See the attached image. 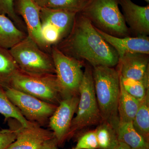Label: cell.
Masks as SVG:
<instances>
[{"label": "cell", "instance_id": "1", "mask_svg": "<svg viewBox=\"0 0 149 149\" xmlns=\"http://www.w3.org/2000/svg\"><path fill=\"white\" fill-rule=\"evenodd\" d=\"M67 56L93 67H113L119 57L117 52L103 39L90 20L81 13H77L69 34L55 45Z\"/></svg>", "mask_w": 149, "mask_h": 149}, {"label": "cell", "instance_id": "2", "mask_svg": "<svg viewBox=\"0 0 149 149\" xmlns=\"http://www.w3.org/2000/svg\"><path fill=\"white\" fill-rule=\"evenodd\" d=\"M96 99L102 121L116 129L119 123L118 104L120 90V74L113 67L100 65L93 68Z\"/></svg>", "mask_w": 149, "mask_h": 149}, {"label": "cell", "instance_id": "3", "mask_svg": "<svg viewBox=\"0 0 149 149\" xmlns=\"http://www.w3.org/2000/svg\"><path fill=\"white\" fill-rule=\"evenodd\" d=\"M119 6L118 0H91L81 13L94 27L108 35L129 37L130 29Z\"/></svg>", "mask_w": 149, "mask_h": 149}, {"label": "cell", "instance_id": "4", "mask_svg": "<svg viewBox=\"0 0 149 149\" xmlns=\"http://www.w3.org/2000/svg\"><path fill=\"white\" fill-rule=\"evenodd\" d=\"M79 100L76 115L71 122L68 138L83 128L100 123L101 116L96 99L92 67L85 65L83 80L79 89Z\"/></svg>", "mask_w": 149, "mask_h": 149}, {"label": "cell", "instance_id": "5", "mask_svg": "<svg viewBox=\"0 0 149 149\" xmlns=\"http://www.w3.org/2000/svg\"><path fill=\"white\" fill-rule=\"evenodd\" d=\"M10 88L57 106L62 99L55 74H29L19 70L13 76Z\"/></svg>", "mask_w": 149, "mask_h": 149}, {"label": "cell", "instance_id": "6", "mask_svg": "<svg viewBox=\"0 0 149 149\" xmlns=\"http://www.w3.org/2000/svg\"><path fill=\"white\" fill-rule=\"evenodd\" d=\"M9 50L22 71L31 74H56L51 54L41 49L28 35Z\"/></svg>", "mask_w": 149, "mask_h": 149}, {"label": "cell", "instance_id": "7", "mask_svg": "<svg viewBox=\"0 0 149 149\" xmlns=\"http://www.w3.org/2000/svg\"><path fill=\"white\" fill-rule=\"evenodd\" d=\"M51 54L62 99L79 95V88L84 73V63L65 55L55 46L52 47Z\"/></svg>", "mask_w": 149, "mask_h": 149}, {"label": "cell", "instance_id": "8", "mask_svg": "<svg viewBox=\"0 0 149 149\" xmlns=\"http://www.w3.org/2000/svg\"><path fill=\"white\" fill-rule=\"evenodd\" d=\"M4 90L11 102L26 120L41 127L48 125L50 118L57 106L43 101L13 88Z\"/></svg>", "mask_w": 149, "mask_h": 149}, {"label": "cell", "instance_id": "9", "mask_svg": "<svg viewBox=\"0 0 149 149\" xmlns=\"http://www.w3.org/2000/svg\"><path fill=\"white\" fill-rule=\"evenodd\" d=\"M15 11L24 22L27 35L39 47L51 54L52 47H49L43 39L40 17L41 7L32 0H15Z\"/></svg>", "mask_w": 149, "mask_h": 149}, {"label": "cell", "instance_id": "10", "mask_svg": "<svg viewBox=\"0 0 149 149\" xmlns=\"http://www.w3.org/2000/svg\"><path fill=\"white\" fill-rule=\"evenodd\" d=\"M79 100V95L63 98L50 118L48 125L58 145H61L68 138Z\"/></svg>", "mask_w": 149, "mask_h": 149}, {"label": "cell", "instance_id": "11", "mask_svg": "<svg viewBox=\"0 0 149 149\" xmlns=\"http://www.w3.org/2000/svg\"><path fill=\"white\" fill-rule=\"evenodd\" d=\"M9 128L16 130V139L6 149H40L46 142L53 138L51 130L34 124L24 127L16 119L7 120Z\"/></svg>", "mask_w": 149, "mask_h": 149}, {"label": "cell", "instance_id": "12", "mask_svg": "<svg viewBox=\"0 0 149 149\" xmlns=\"http://www.w3.org/2000/svg\"><path fill=\"white\" fill-rule=\"evenodd\" d=\"M123 15L130 29L138 36L149 34V5L142 6L131 0H118Z\"/></svg>", "mask_w": 149, "mask_h": 149}, {"label": "cell", "instance_id": "13", "mask_svg": "<svg viewBox=\"0 0 149 149\" xmlns=\"http://www.w3.org/2000/svg\"><path fill=\"white\" fill-rule=\"evenodd\" d=\"M95 28L103 39L114 48L119 58L128 53L149 54V37L148 36L120 38L108 35Z\"/></svg>", "mask_w": 149, "mask_h": 149}, {"label": "cell", "instance_id": "14", "mask_svg": "<svg viewBox=\"0 0 149 149\" xmlns=\"http://www.w3.org/2000/svg\"><path fill=\"white\" fill-rule=\"evenodd\" d=\"M149 61L148 54H126L119 58L117 70L120 76L123 78L142 80L149 75Z\"/></svg>", "mask_w": 149, "mask_h": 149}, {"label": "cell", "instance_id": "15", "mask_svg": "<svg viewBox=\"0 0 149 149\" xmlns=\"http://www.w3.org/2000/svg\"><path fill=\"white\" fill-rule=\"evenodd\" d=\"M76 14L63 10L46 7L41 8L40 10L41 24H49L57 30L61 40L66 37L71 30Z\"/></svg>", "mask_w": 149, "mask_h": 149}, {"label": "cell", "instance_id": "16", "mask_svg": "<svg viewBox=\"0 0 149 149\" xmlns=\"http://www.w3.org/2000/svg\"><path fill=\"white\" fill-rule=\"evenodd\" d=\"M8 17L0 14V46L10 49L27 36Z\"/></svg>", "mask_w": 149, "mask_h": 149}, {"label": "cell", "instance_id": "17", "mask_svg": "<svg viewBox=\"0 0 149 149\" xmlns=\"http://www.w3.org/2000/svg\"><path fill=\"white\" fill-rule=\"evenodd\" d=\"M118 139L131 149H149V143L133 127L132 123H118L116 129Z\"/></svg>", "mask_w": 149, "mask_h": 149}, {"label": "cell", "instance_id": "18", "mask_svg": "<svg viewBox=\"0 0 149 149\" xmlns=\"http://www.w3.org/2000/svg\"><path fill=\"white\" fill-rule=\"evenodd\" d=\"M140 102L126 92L120 81V93L118 104L119 122H133L139 109Z\"/></svg>", "mask_w": 149, "mask_h": 149}, {"label": "cell", "instance_id": "19", "mask_svg": "<svg viewBox=\"0 0 149 149\" xmlns=\"http://www.w3.org/2000/svg\"><path fill=\"white\" fill-rule=\"evenodd\" d=\"M19 70L9 50L0 46V87L10 88L13 76Z\"/></svg>", "mask_w": 149, "mask_h": 149}, {"label": "cell", "instance_id": "20", "mask_svg": "<svg viewBox=\"0 0 149 149\" xmlns=\"http://www.w3.org/2000/svg\"><path fill=\"white\" fill-rule=\"evenodd\" d=\"M133 127L149 143V92L142 100L133 122Z\"/></svg>", "mask_w": 149, "mask_h": 149}, {"label": "cell", "instance_id": "21", "mask_svg": "<svg viewBox=\"0 0 149 149\" xmlns=\"http://www.w3.org/2000/svg\"><path fill=\"white\" fill-rule=\"evenodd\" d=\"M95 131L99 149H114L119 143L116 130L108 123L102 121Z\"/></svg>", "mask_w": 149, "mask_h": 149}, {"label": "cell", "instance_id": "22", "mask_svg": "<svg viewBox=\"0 0 149 149\" xmlns=\"http://www.w3.org/2000/svg\"><path fill=\"white\" fill-rule=\"evenodd\" d=\"M0 113L5 118V121L10 118L16 119L24 127L33 125L26 120L20 112L11 102L6 95L3 88L0 87Z\"/></svg>", "mask_w": 149, "mask_h": 149}, {"label": "cell", "instance_id": "23", "mask_svg": "<svg viewBox=\"0 0 149 149\" xmlns=\"http://www.w3.org/2000/svg\"><path fill=\"white\" fill-rule=\"evenodd\" d=\"M120 78L126 92L139 101L142 100L149 92V75L140 80L123 78L120 75Z\"/></svg>", "mask_w": 149, "mask_h": 149}, {"label": "cell", "instance_id": "24", "mask_svg": "<svg viewBox=\"0 0 149 149\" xmlns=\"http://www.w3.org/2000/svg\"><path fill=\"white\" fill-rule=\"evenodd\" d=\"M91 0H48L45 6L74 13L82 12Z\"/></svg>", "mask_w": 149, "mask_h": 149}, {"label": "cell", "instance_id": "25", "mask_svg": "<svg viewBox=\"0 0 149 149\" xmlns=\"http://www.w3.org/2000/svg\"><path fill=\"white\" fill-rule=\"evenodd\" d=\"M15 0H0V14L4 15L13 22L19 29L27 33L26 26L22 19L15 11Z\"/></svg>", "mask_w": 149, "mask_h": 149}, {"label": "cell", "instance_id": "26", "mask_svg": "<svg viewBox=\"0 0 149 149\" xmlns=\"http://www.w3.org/2000/svg\"><path fill=\"white\" fill-rule=\"evenodd\" d=\"M99 149L95 131L91 130L84 133L78 139L76 146L73 149Z\"/></svg>", "mask_w": 149, "mask_h": 149}, {"label": "cell", "instance_id": "27", "mask_svg": "<svg viewBox=\"0 0 149 149\" xmlns=\"http://www.w3.org/2000/svg\"><path fill=\"white\" fill-rule=\"evenodd\" d=\"M17 132L13 128L0 129V149H6L16 139Z\"/></svg>", "mask_w": 149, "mask_h": 149}, {"label": "cell", "instance_id": "28", "mask_svg": "<svg viewBox=\"0 0 149 149\" xmlns=\"http://www.w3.org/2000/svg\"><path fill=\"white\" fill-rule=\"evenodd\" d=\"M57 141L54 137L46 141L40 149H58Z\"/></svg>", "mask_w": 149, "mask_h": 149}, {"label": "cell", "instance_id": "29", "mask_svg": "<svg viewBox=\"0 0 149 149\" xmlns=\"http://www.w3.org/2000/svg\"><path fill=\"white\" fill-rule=\"evenodd\" d=\"M41 8L45 7L48 0H32Z\"/></svg>", "mask_w": 149, "mask_h": 149}, {"label": "cell", "instance_id": "30", "mask_svg": "<svg viewBox=\"0 0 149 149\" xmlns=\"http://www.w3.org/2000/svg\"><path fill=\"white\" fill-rule=\"evenodd\" d=\"M114 149H131L128 146L122 143V142H119V143L117 146V147Z\"/></svg>", "mask_w": 149, "mask_h": 149}, {"label": "cell", "instance_id": "31", "mask_svg": "<svg viewBox=\"0 0 149 149\" xmlns=\"http://www.w3.org/2000/svg\"><path fill=\"white\" fill-rule=\"evenodd\" d=\"M144 1H145L147 3H149V0H144Z\"/></svg>", "mask_w": 149, "mask_h": 149}]
</instances>
